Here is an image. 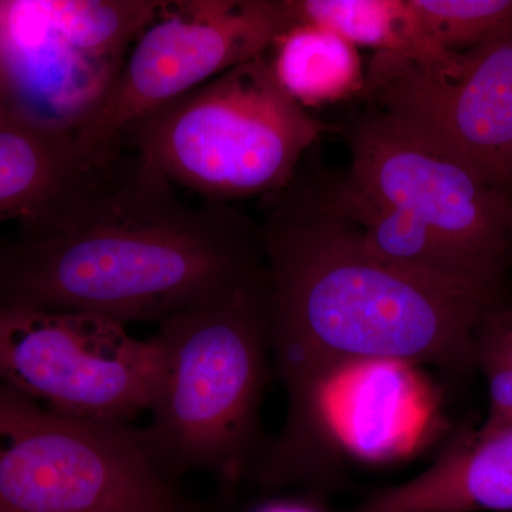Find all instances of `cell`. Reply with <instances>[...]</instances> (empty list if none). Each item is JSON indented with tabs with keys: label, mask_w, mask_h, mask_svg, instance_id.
I'll list each match as a JSON object with an SVG mask.
<instances>
[{
	"label": "cell",
	"mask_w": 512,
	"mask_h": 512,
	"mask_svg": "<svg viewBox=\"0 0 512 512\" xmlns=\"http://www.w3.org/2000/svg\"><path fill=\"white\" fill-rule=\"evenodd\" d=\"M107 167L20 222L0 248V303L160 323L268 284L259 229L244 214L181 201L137 158L113 180Z\"/></svg>",
	"instance_id": "7a4b0ae2"
},
{
	"label": "cell",
	"mask_w": 512,
	"mask_h": 512,
	"mask_svg": "<svg viewBox=\"0 0 512 512\" xmlns=\"http://www.w3.org/2000/svg\"><path fill=\"white\" fill-rule=\"evenodd\" d=\"M512 512V426L467 431L416 477L350 512Z\"/></svg>",
	"instance_id": "8fae6325"
},
{
	"label": "cell",
	"mask_w": 512,
	"mask_h": 512,
	"mask_svg": "<svg viewBox=\"0 0 512 512\" xmlns=\"http://www.w3.org/2000/svg\"><path fill=\"white\" fill-rule=\"evenodd\" d=\"M291 25L285 0H160L106 89L74 127L80 154L96 168L113 163L128 128L264 55Z\"/></svg>",
	"instance_id": "8992f818"
},
{
	"label": "cell",
	"mask_w": 512,
	"mask_h": 512,
	"mask_svg": "<svg viewBox=\"0 0 512 512\" xmlns=\"http://www.w3.org/2000/svg\"><path fill=\"white\" fill-rule=\"evenodd\" d=\"M461 53L457 76L373 53L360 97L484 183L507 192L512 187V32Z\"/></svg>",
	"instance_id": "9c48e42d"
},
{
	"label": "cell",
	"mask_w": 512,
	"mask_h": 512,
	"mask_svg": "<svg viewBox=\"0 0 512 512\" xmlns=\"http://www.w3.org/2000/svg\"><path fill=\"white\" fill-rule=\"evenodd\" d=\"M37 5L64 45L116 73L160 0H37Z\"/></svg>",
	"instance_id": "9a60e30c"
},
{
	"label": "cell",
	"mask_w": 512,
	"mask_h": 512,
	"mask_svg": "<svg viewBox=\"0 0 512 512\" xmlns=\"http://www.w3.org/2000/svg\"><path fill=\"white\" fill-rule=\"evenodd\" d=\"M15 113V101H13L12 89L5 69L0 63V121L8 119Z\"/></svg>",
	"instance_id": "ac0fdd59"
},
{
	"label": "cell",
	"mask_w": 512,
	"mask_h": 512,
	"mask_svg": "<svg viewBox=\"0 0 512 512\" xmlns=\"http://www.w3.org/2000/svg\"><path fill=\"white\" fill-rule=\"evenodd\" d=\"M254 512H318L309 505L293 503V501H274L256 508Z\"/></svg>",
	"instance_id": "d6986e66"
},
{
	"label": "cell",
	"mask_w": 512,
	"mask_h": 512,
	"mask_svg": "<svg viewBox=\"0 0 512 512\" xmlns=\"http://www.w3.org/2000/svg\"><path fill=\"white\" fill-rule=\"evenodd\" d=\"M156 377L143 429L170 480L205 471L237 484L262 454L261 403L271 365L269 282L158 323Z\"/></svg>",
	"instance_id": "3957f363"
},
{
	"label": "cell",
	"mask_w": 512,
	"mask_h": 512,
	"mask_svg": "<svg viewBox=\"0 0 512 512\" xmlns=\"http://www.w3.org/2000/svg\"><path fill=\"white\" fill-rule=\"evenodd\" d=\"M153 339L92 313L0 303V384L64 416L131 423L147 412Z\"/></svg>",
	"instance_id": "52a82bcc"
},
{
	"label": "cell",
	"mask_w": 512,
	"mask_h": 512,
	"mask_svg": "<svg viewBox=\"0 0 512 512\" xmlns=\"http://www.w3.org/2000/svg\"><path fill=\"white\" fill-rule=\"evenodd\" d=\"M495 362L512 369V305L485 311L476 330V363Z\"/></svg>",
	"instance_id": "e0dca14e"
},
{
	"label": "cell",
	"mask_w": 512,
	"mask_h": 512,
	"mask_svg": "<svg viewBox=\"0 0 512 512\" xmlns=\"http://www.w3.org/2000/svg\"><path fill=\"white\" fill-rule=\"evenodd\" d=\"M266 56L282 89L306 110L360 97L365 87L359 49L322 26L293 23Z\"/></svg>",
	"instance_id": "5bb4252c"
},
{
	"label": "cell",
	"mask_w": 512,
	"mask_h": 512,
	"mask_svg": "<svg viewBox=\"0 0 512 512\" xmlns=\"http://www.w3.org/2000/svg\"><path fill=\"white\" fill-rule=\"evenodd\" d=\"M185 512H220V511L215 510V508H212V507H202V505L190 504V507H188L187 511H185Z\"/></svg>",
	"instance_id": "ffe728a7"
},
{
	"label": "cell",
	"mask_w": 512,
	"mask_h": 512,
	"mask_svg": "<svg viewBox=\"0 0 512 512\" xmlns=\"http://www.w3.org/2000/svg\"><path fill=\"white\" fill-rule=\"evenodd\" d=\"M350 150L345 180L413 215L503 284L512 264V200L379 110L339 128Z\"/></svg>",
	"instance_id": "ba28073f"
},
{
	"label": "cell",
	"mask_w": 512,
	"mask_h": 512,
	"mask_svg": "<svg viewBox=\"0 0 512 512\" xmlns=\"http://www.w3.org/2000/svg\"><path fill=\"white\" fill-rule=\"evenodd\" d=\"M431 36L466 52L512 32V0H410Z\"/></svg>",
	"instance_id": "2e32d148"
},
{
	"label": "cell",
	"mask_w": 512,
	"mask_h": 512,
	"mask_svg": "<svg viewBox=\"0 0 512 512\" xmlns=\"http://www.w3.org/2000/svg\"><path fill=\"white\" fill-rule=\"evenodd\" d=\"M143 429L52 412L0 384V512H185Z\"/></svg>",
	"instance_id": "5b68a950"
},
{
	"label": "cell",
	"mask_w": 512,
	"mask_h": 512,
	"mask_svg": "<svg viewBox=\"0 0 512 512\" xmlns=\"http://www.w3.org/2000/svg\"><path fill=\"white\" fill-rule=\"evenodd\" d=\"M93 170L73 130L19 114L0 121V222L32 220Z\"/></svg>",
	"instance_id": "7c38bea8"
},
{
	"label": "cell",
	"mask_w": 512,
	"mask_h": 512,
	"mask_svg": "<svg viewBox=\"0 0 512 512\" xmlns=\"http://www.w3.org/2000/svg\"><path fill=\"white\" fill-rule=\"evenodd\" d=\"M308 190L323 211L356 225L366 247L380 258L431 284L501 302V282L413 215L345 178Z\"/></svg>",
	"instance_id": "30bf717a"
},
{
	"label": "cell",
	"mask_w": 512,
	"mask_h": 512,
	"mask_svg": "<svg viewBox=\"0 0 512 512\" xmlns=\"http://www.w3.org/2000/svg\"><path fill=\"white\" fill-rule=\"evenodd\" d=\"M265 200L259 229L271 308V360L288 400L284 429L256 463L271 488L329 481L328 393L370 363L477 369L476 330L497 303L453 291L380 258L352 222L292 181ZM501 303V302H500Z\"/></svg>",
	"instance_id": "6da1fadb"
},
{
	"label": "cell",
	"mask_w": 512,
	"mask_h": 512,
	"mask_svg": "<svg viewBox=\"0 0 512 512\" xmlns=\"http://www.w3.org/2000/svg\"><path fill=\"white\" fill-rule=\"evenodd\" d=\"M285 6L292 25L322 26L357 49L367 47L446 76L463 69V53L444 49L410 0H285Z\"/></svg>",
	"instance_id": "4fadbf2b"
},
{
	"label": "cell",
	"mask_w": 512,
	"mask_h": 512,
	"mask_svg": "<svg viewBox=\"0 0 512 512\" xmlns=\"http://www.w3.org/2000/svg\"><path fill=\"white\" fill-rule=\"evenodd\" d=\"M329 130L282 89L264 53L138 121L123 143L173 187L227 205L284 190Z\"/></svg>",
	"instance_id": "277c9868"
}]
</instances>
